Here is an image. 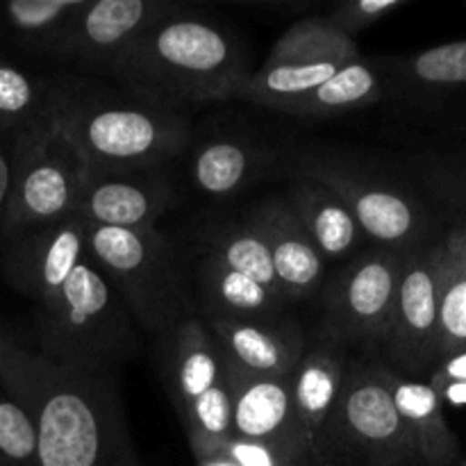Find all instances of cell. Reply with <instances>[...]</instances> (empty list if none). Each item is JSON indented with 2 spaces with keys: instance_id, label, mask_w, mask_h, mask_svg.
<instances>
[{
  "instance_id": "obj_1",
  "label": "cell",
  "mask_w": 466,
  "mask_h": 466,
  "mask_svg": "<svg viewBox=\"0 0 466 466\" xmlns=\"http://www.w3.org/2000/svg\"><path fill=\"white\" fill-rule=\"evenodd\" d=\"M0 390L30 419L35 466H141L127 435L118 371L50 362L0 319Z\"/></svg>"
},
{
  "instance_id": "obj_2",
  "label": "cell",
  "mask_w": 466,
  "mask_h": 466,
  "mask_svg": "<svg viewBox=\"0 0 466 466\" xmlns=\"http://www.w3.org/2000/svg\"><path fill=\"white\" fill-rule=\"evenodd\" d=\"M105 76L121 82L123 89L185 109L237 98L250 71L244 44L230 27L180 5Z\"/></svg>"
},
{
  "instance_id": "obj_3",
  "label": "cell",
  "mask_w": 466,
  "mask_h": 466,
  "mask_svg": "<svg viewBox=\"0 0 466 466\" xmlns=\"http://www.w3.org/2000/svg\"><path fill=\"white\" fill-rule=\"evenodd\" d=\"M55 121L82 155L89 177L159 168L177 157L191 137L185 109L94 85H64Z\"/></svg>"
},
{
  "instance_id": "obj_4",
  "label": "cell",
  "mask_w": 466,
  "mask_h": 466,
  "mask_svg": "<svg viewBox=\"0 0 466 466\" xmlns=\"http://www.w3.org/2000/svg\"><path fill=\"white\" fill-rule=\"evenodd\" d=\"M32 314L35 349L62 367L118 371L139 349L135 321L89 250L57 291L32 303Z\"/></svg>"
},
{
  "instance_id": "obj_5",
  "label": "cell",
  "mask_w": 466,
  "mask_h": 466,
  "mask_svg": "<svg viewBox=\"0 0 466 466\" xmlns=\"http://www.w3.org/2000/svg\"><path fill=\"white\" fill-rule=\"evenodd\" d=\"M85 232L89 258L121 296L137 328L157 339L196 317L189 268L157 228L123 230L85 223Z\"/></svg>"
},
{
  "instance_id": "obj_6",
  "label": "cell",
  "mask_w": 466,
  "mask_h": 466,
  "mask_svg": "<svg viewBox=\"0 0 466 466\" xmlns=\"http://www.w3.org/2000/svg\"><path fill=\"white\" fill-rule=\"evenodd\" d=\"M309 466H426L382 382L380 362L349 360Z\"/></svg>"
},
{
  "instance_id": "obj_7",
  "label": "cell",
  "mask_w": 466,
  "mask_h": 466,
  "mask_svg": "<svg viewBox=\"0 0 466 466\" xmlns=\"http://www.w3.org/2000/svg\"><path fill=\"white\" fill-rule=\"evenodd\" d=\"M157 364L194 460L230 440L232 396L228 362L203 319L191 317L157 337Z\"/></svg>"
},
{
  "instance_id": "obj_8",
  "label": "cell",
  "mask_w": 466,
  "mask_h": 466,
  "mask_svg": "<svg viewBox=\"0 0 466 466\" xmlns=\"http://www.w3.org/2000/svg\"><path fill=\"white\" fill-rule=\"evenodd\" d=\"M285 167L291 177H308L328 187L350 209L364 237L380 248L399 253L421 248L428 228L426 208L403 187L360 162V157L314 146L294 150Z\"/></svg>"
},
{
  "instance_id": "obj_9",
  "label": "cell",
  "mask_w": 466,
  "mask_h": 466,
  "mask_svg": "<svg viewBox=\"0 0 466 466\" xmlns=\"http://www.w3.org/2000/svg\"><path fill=\"white\" fill-rule=\"evenodd\" d=\"M86 182L89 168L53 114L18 139L16 171L0 223V244L73 217Z\"/></svg>"
},
{
  "instance_id": "obj_10",
  "label": "cell",
  "mask_w": 466,
  "mask_h": 466,
  "mask_svg": "<svg viewBox=\"0 0 466 466\" xmlns=\"http://www.w3.org/2000/svg\"><path fill=\"white\" fill-rule=\"evenodd\" d=\"M360 57L355 39L341 35L326 16H305L276 41L237 98L282 112Z\"/></svg>"
},
{
  "instance_id": "obj_11",
  "label": "cell",
  "mask_w": 466,
  "mask_h": 466,
  "mask_svg": "<svg viewBox=\"0 0 466 466\" xmlns=\"http://www.w3.org/2000/svg\"><path fill=\"white\" fill-rule=\"evenodd\" d=\"M405 258L408 253L378 246L350 259L326 289L319 339L346 350L360 344L380 346Z\"/></svg>"
},
{
  "instance_id": "obj_12",
  "label": "cell",
  "mask_w": 466,
  "mask_h": 466,
  "mask_svg": "<svg viewBox=\"0 0 466 466\" xmlns=\"http://www.w3.org/2000/svg\"><path fill=\"white\" fill-rule=\"evenodd\" d=\"M440 335V264L435 244L408 253L396 291L394 309L378 349L385 364L400 376L419 380L437 367Z\"/></svg>"
},
{
  "instance_id": "obj_13",
  "label": "cell",
  "mask_w": 466,
  "mask_h": 466,
  "mask_svg": "<svg viewBox=\"0 0 466 466\" xmlns=\"http://www.w3.org/2000/svg\"><path fill=\"white\" fill-rule=\"evenodd\" d=\"M180 7L171 0H86L53 59L105 76L155 23Z\"/></svg>"
},
{
  "instance_id": "obj_14",
  "label": "cell",
  "mask_w": 466,
  "mask_h": 466,
  "mask_svg": "<svg viewBox=\"0 0 466 466\" xmlns=\"http://www.w3.org/2000/svg\"><path fill=\"white\" fill-rule=\"evenodd\" d=\"M228 362L232 396V437L262 444L280 466H309L294 426V396L289 378H267L241 371Z\"/></svg>"
},
{
  "instance_id": "obj_15",
  "label": "cell",
  "mask_w": 466,
  "mask_h": 466,
  "mask_svg": "<svg viewBox=\"0 0 466 466\" xmlns=\"http://www.w3.org/2000/svg\"><path fill=\"white\" fill-rule=\"evenodd\" d=\"M177 205L171 177L159 168L89 177L76 214L86 226L146 230Z\"/></svg>"
},
{
  "instance_id": "obj_16",
  "label": "cell",
  "mask_w": 466,
  "mask_h": 466,
  "mask_svg": "<svg viewBox=\"0 0 466 466\" xmlns=\"http://www.w3.org/2000/svg\"><path fill=\"white\" fill-rule=\"evenodd\" d=\"M223 355L241 371L267 378H289L303 360L305 335L299 323L271 319H203Z\"/></svg>"
},
{
  "instance_id": "obj_17",
  "label": "cell",
  "mask_w": 466,
  "mask_h": 466,
  "mask_svg": "<svg viewBox=\"0 0 466 466\" xmlns=\"http://www.w3.org/2000/svg\"><path fill=\"white\" fill-rule=\"evenodd\" d=\"M246 221L267 241L278 287L287 303L314 299L326 282L328 262L294 217L289 205L280 198L267 200L253 209Z\"/></svg>"
},
{
  "instance_id": "obj_18",
  "label": "cell",
  "mask_w": 466,
  "mask_h": 466,
  "mask_svg": "<svg viewBox=\"0 0 466 466\" xmlns=\"http://www.w3.org/2000/svg\"><path fill=\"white\" fill-rule=\"evenodd\" d=\"M349 350L319 339L305 350L303 360L291 373V396H294V426L308 464H312V449L319 432L326 426L328 414L344 385Z\"/></svg>"
},
{
  "instance_id": "obj_19",
  "label": "cell",
  "mask_w": 466,
  "mask_h": 466,
  "mask_svg": "<svg viewBox=\"0 0 466 466\" xmlns=\"http://www.w3.org/2000/svg\"><path fill=\"white\" fill-rule=\"evenodd\" d=\"M382 382L390 390L405 431L417 444L426 466H455L460 458V444L455 432L444 419V403L428 382L400 376L380 362Z\"/></svg>"
},
{
  "instance_id": "obj_20",
  "label": "cell",
  "mask_w": 466,
  "mask_h": 466,
  "mask_svg": "<svg viewBox=\"0 0 466 466\" xmlns=\"http://www.w3.org/2000/svg\"><path fill=\"white\" fill-rule=\"evenodd\" d=\"M191 287L205 319H271L289 308L280 294L203 253L191 268Z\"/></svg>"
},
{
  "instance_id": "obj_21",
  "label": "cell",
  "mask_w": 466,
  "mask_h": 466,
  "mask_svg": "<svg viewBox=\"0 0 466 466\" xmlns=\"http://www.w3.org/2000/svg\"><path fill=\"white\" fill-rule=\"evenodd\" d=\"M323 259H349L367 241L350 209L321 182L294 177L285 200Z\"/></svg>"
},
{
  "instance_id": "obj_22",
  "label": "cell",
  "mask_w": 466,
  "mask_h": 466,
  "mask_svg": "<svg viewBox=\"0 0 466 466\" xmlns=\"http://www.w3.org/2000/svg\"><path fill=\"white\" fill-rule=\"evenodd\" d=\"M86 0H9L0 3V44L53 59L59 41Z\"/></svg>"
},
{
  "instance_id": "obj_23",
  "label": "cell",
  "mask_w": 466,
  "mask_h": 466,
  "mask_svg": "<svg viewBox=\"0 0 466 466\" xmlns=\"http://www.w3.org/2000/svg\"><path fill=\"white\" fill-rule=\"evenodd\" d=\"M62 86L0 53V135L18 141L48 121Z\"/></svg>"
},
{
  "instance_id": "obj_24",
  "label": "cell",
  "mask_w": 466,
  "mask_h": 466,
  "mask_svg": "<svg viewBox=\"0 0 466 466\" xmlns=\"http://www.w3.org/2000/svg\"><path fill=\"white\" fill-rule=\"evenodd\" d=\"M390 91L382 68L364 57L346 64L330 80L323 82L309 94L282 107V114L299 118H328L339 114L358 112L382 100Z\"/></svg>"
},
{
  "instance_id": "obj_25",
  "label": "cell",
  "mask_w": 466,
  "mask_h": 466,
  "mask_svg": "<svg viewBox=\"0 0 466 466\" xmlns=\"http://www.w3.org/2000/svg\"><path fill=\"white\" fill-rule=\"evenodd\" d=\"M267 168V155L241 139H212L189 164L191 182L208 198H228L253 185Z\"/></svg>"
},
{
  "instance_id": "obj_26",
  "label": "cell",
  "mask_w": 466,
  "mask_h": 466,
  "mask_svg": "<svg viewBox=\"0 0 466 466\" xmlns=\"http://www.w3.org/2000/svg\"><path fill=\"white\" fill-rule=\"evenodd\" d=\"M435 248L440 264V364L441 360L466 350V246L460 226L437 241Z\"/></svg>"
},
{
  "instance_id": "obj_27",
  "label": "cell",
  "mask_w": 466,
  "mask_h": 466,
  "mask_svg": "<svg viewBox=\"0 0 466 466\" xmlns=\"http://www.w3.org/2000/svg\"><path fill=\"white\" fill-rule=\"evenodd\" d=\"M200 253L209 255L217 262H221L223 267L232 268V271L241 273V276L250 278V280L259 282L262 287L282 296L276 280V271H273L267 241L248 221L226 223V226L212 228L203 237Z\"/></svg>"
},
{
  "instance_id": "obj_28",
  "label": "cell",
  "mask_w": 466,
  "mask_h": 466,
  "mask_svg": "<svg viewBox=\"0 0 466 466\" xmlns=\"http://www.w3.org/2000/svg\"><path fill=\"white\" fill-rule=\"evenodd\" d=\"M390 71H382L387 86H414V89H453L466 86V41L435 46L403 59H385Z\"/></svg>"
},
{
  "instance_id": "obj_29",
  "label": "cell",
  "mask_w": 466,
  "mask_h": 466,
  "mask_svg": "<svg viewBox=\"0 0 466 466\" xmlns=\"http://www.w3.org/2000/svg\"><path fill=\"white\" fill-rule=\"evenodd\" d=\"M36 440L21 405L0 390V466H35Z\"/></svg>"
},
{
  "instance_id": "obj_30",
  "label": "cell",
  "mask_w": 466,
  "mask_h": 466,
  "mask_svg": "<svg viewBox=\"0 0 466 466\" xmlns=\"http://www.w3.org/2000/svg\"><path fill=\"white\" fill-rule=\"evenodd\" d=\"M403 5L405 0H350V3L337 5L326 18L341 35H346L349 39H355L360 32L371 27L373 23L390 18Z\"/></svg>"
},
{
  "instance_id": "obj_31",
  "label": "cell",
  "mask_w": 466,
  "mask_h": 466,
  "mask_svg": "<svg viewBox=\"0 0 466 466\" xmlns=\"http://www.w3.org/2000/svg\"><path fill=\"white\" fill-rule=\"evenodd\" d=\"M423 182L435 196H440L446 205L466 212V167L458 162H444V159H431V162L417 164Z\"/></svg>"
},
{
  "instance_id": "obj_32",
  "label": "cell",
  "mask_w": 466,
  "mask_h": 466,
  "mask_svg": "<svg viewBox=\"0 0 466 466\" xmlns=\"http://www.w3.org/2000/svg\"><path fill=\"white\" fill-rule=\"evenodd\" d=\"M214 451L226 455V458L232 460L237 466H280L276 455H273L268 449H264L262 444L237 440V437H230V440L218 444ZM200 458H203V455H200Z\"/></svg>"
},
{
  "instance_id": "obj_33",
  "label": "cell",
  "mask_w": 466,
  "mask_h": 466,
  "mask_svg": "<svg viewBox=\"0 0 466 466\" xmlns=\"http://www.w3.org/2000/svg\"><path fill=\"white\" fill-rule=\"evenodd\" d=\"M16 144L0 135V223H3L5 209H7L9 191L14 185V171H16Z\"/></svg>"
},
{
  "instance_id": "obj_34",
  "label": "cell",
  "mask_w": 466,
  "mask_h": 466,
  "mask_svg": "<svg viewBox=\"0 0 466 466\" xmlns=\"http://www.w3.org/2000/svg\"><path fill=\"white\" fill-rule=\"evenodd\" d=\"M449 382H466V350L441 360L435 371H432L428 385L432 390H440V387L449 385Z\"/></svg>"
},
{
  "instance_id": "obj_35",
  "label": "cell",
  "mask_w": 466,
  "mask_h": 466,
  "mask_svg": "<svg viewBox=\"0 0 466 466\" xmlns=\"http://www.w3.org/2000/svg\"><path fill=\"white\" fill-rule=\"evenodd\" d=\"M441 403L451 405H466V382H449V385L435 390Z\"/></svg>"
},
{
  "instance_id": "obj_36",
  "label": "cell",
  "mask_w": 466,
  "mask_h": 466,
  "mask_svg": "<svg viewBox=\"0 0 466 466\" xmlns=\"http://www.w3.org/2000/svg\"><path fill=\"white\" fill-rule=\"evenodd\" d=\"M196 466H237L232 460H228L223 453H208L203 458H196Z\"/></svg>"
},
{
  "instance_id": "obj_37",
  "label": "cell",
  "mask_w": 466,
  "mask_h": 466,
  "mask_svg": "<svg viewBox=\"0 0 466 466\" xmlns=\"http://www.w3.org/2000/svg\"><path fill=\"white\" fill-rule=\"evenodd\" d=\"M460 230H462V239H464V246H466V221L460 223Z\"/></svg>"
},
{
  "instance_id": "obj_38",
  "label": "cell",
  "mask_w": 466,
  "mask_h": 466,
  "mask_svg": "<svg viewBox=\"0 0 466 466\" xmlns=\"http://www.w3.org/2000/svg\"><path fill=\"white\" fill-rule=\"evenodd\" d=\"M460 466H466V460H462V462H460Z\"/></svg>"
},
{
  "instance_id": "obj_39",
  "label": "cell",
  "mask_w": 466,
  "mask_h": 466,
  "mask_svg": "<svg viewBox=\"0 0 466 466\" xmlns=\"http://www.w3.org/2000/svg\"><path fill=\"white\" fill-rule=\"evenodd\" d=\"M455 466H458V464H455Z\"/></svg>"
}]
</instances>
